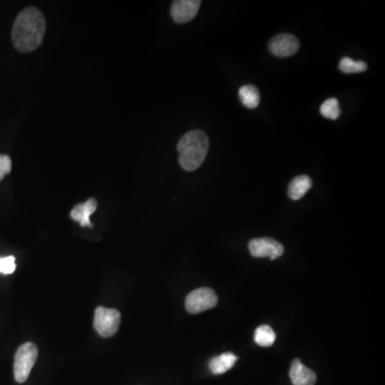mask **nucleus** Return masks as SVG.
<instances>
[{
  "instance_id": "f257e3e1",
  "label": "nucleus",
  "mask_w": 385,
  "mask_h": 385,
  "mask_svg": "<svg viewBox=\"0 0 385 385\" xmlns=\"http://www.w3.org/2000/svg\"><path fill=\"white\" fill-rule=\"evenodd\" d=\"M46 29V19L40 10L26 8L17 15L13 25V46L21 52L37 50L42 44Z\"/></svg>"
},
{
  "instance_id": "f03ea898",
  "label": "nucleus",
  "mask_w": 385,
  "mask_h": 385,
  "mask_svg": "<svg viewBox=\"0 0 385 385\" xmlns=\"http://www.w3.org/2000/svg\"><path fill=\"white\" fill-rule=\"evenodd\" d=\"M180 166L186 171H194L201 166L209 150V138L205 132L195 130L186 133L177 146Z\"/></svg>"
},
{
  "instance_id": "7ed1b4c3",
  "label": "nucleus",
  "mask_w": 385,
  "mask_h": 385,
  "mask_svg": "<svg viewBox=\"0 0 385 385\" xmlns=\"http://www.w3.org/2000/svg\"><path fill=\"white\" fill-rule=\"evenodd\" d=\"M38 359V348L32 342H26L17 349L14 357V378L24 383L30 375L31 369Z\"/></svg>"
},
{
  "instance_id": "20e7f679",
  "label": "nucleus",
  "mask_w": 385,
  "mask_h": 385,
  "mask_svg": "<svg viewBox=\"0 0 385 385\" xmlns=\"http://www.w3.org/2000/svg\"><path fill=\"white\" fill-rule=\"evenodd\" d=\"M121 316L115 308L100 306L95 309L93 326L99 335L108 338L114 336L119 330Z\"/></svg>"
},
{
  "instance_id": "39448f33",
  "label": "nucleus",
  "mask_w": 385,
  "mask_h": 385,
  "mask_svg": "<svg viewBox=\"0 0 385 385\" xmlns=\"http://www.w3.org/2000/svg\"><path fill=\"white\" fill-rule=\"evenodd\" d=\"M219 299L211 288H198L186 297V308L190 314L196 315L217 306Z\"/></svg>"
},
{
  "instance_id": "423d86ee",
  "label": "nucleus",
  "mask_w": 385,
  "mask_h": 385,
  "mask_svg": "<svg viewBox=\"0 0 385 385\" xmlns=\"http://www.w3.org/2000/svg\"><path fill=\"white\" fill-rule=\"evenodd\" d=\"M248 248L252 256L256 258L269 257L270 259L275 260L284 254L283 245L272 238L253 239Z\"/></svg>"
},
{
  "instance_id": "0eeeda50",
  "label": "nucleus",
  "mask_w": 385,
  "mask_h": 385,
  "mask_svg": "<svg viewBox=\"0 0 385 385\" xmlns=\"http://www.w3.org/2000/svg\"><path fill=\"white\" fill-rule=\"evenodd\" d=\"M299 40L293 34H282L274 37L269 43L270 52L277 57H290L299 52Z\"/></svg>"
},
{
  "instance_id": "6e6552de",
  "label": "nucleus",
  "mask_w": 385,
  "mask_h": 385,
  "mask_svg": "<svg viewBox=\"0 0 385 385\" xmlns=\"http://www.w3.org/2000/svg\"><path fill=\"white\" fill-rule=\"evenodd\" d=\"M199 0H176L170 8L171 17L179 24L192 21L199 11Z\"/></svg>"
},
{
  "instance_id": "1a4fd4ad",
  "label": "nucleus",
  "mask_w": 385,
  "mask_h": 385,
  "mask_svg": "<svg viewBox=\"0 0 385 385\" xmlns=\"http://www.w3.org/2000/svg\"><path fill=\"white\" fill-rule=\"evenodd\" d=\"M289 375L293 385H315L316 383V373L307 368L299 359H293Z\"/></svg>"
},
{
  "instance_id": "9d476101",
  "label": "nucleus",
  "mask_w": 385,
  "mask_h": 385,
  "mask_svg": "<svg viewBox=\"0 0 385 385\" xmlns=\"http://www.w3.org/2000/svg\"><path fill=\"white\" fill-rule=\"evenodd\" d=\"M98 208V202L95 198H90L83 204H79L75 206L72 210L71 215L73 221L79 223V225L83 227H92V223L90 221L91 214L95 213V210Z\"/></svg>"
},
{
  "instance_id": "9b49d317",
  "label": "nucleus",
  "mask_w": 385,
  "mask_h": 385,
  "mask_svg": "<svg viewBox=\"0 0 385 385\" xmlns=\"http://www.w3.org/2000/svg\"><path fill=\"white\" fill-rule=\"evenodd\" d=\"M313 186V180L306 175L295 177L288 188V196L293 200H299L304 197L305 194L308 192Z\"/></svg>"
},
{
  "instance_id": "f8f14e48",
  "label": "nucleus",
  "mask_w": 385,
  "mask_h": 385,
  "mask_svg": "<svg viewBox=\"0 0 385 385\" xmlns=\"http://www.w3.org/2000/svg\"><path fill=\"white\" fill-rule=\"evenodd\" d=\"M238 359L237 355H233L231 352H226L219 357H213L210 361L209 368L214 375H221L233 368L235 362Z\"/></svg>"
},
{
  "instance_id": "ddd939ff",
  "label": "nucleus",
  "mask_w": 385,
  "mask_h": 385,
  "mask_svg": "<svg viewBox=\"0 0 385 385\" xmlns=\"http://www.w3.org/2000/svg\"><path fill=\"white\" fill-rule=\"evenodd\" d=\"M239 98L245 107L250 110L256 108L260 103V92L254 85H246L241 87L239 90Z\"/></svg>"
},
{
  "instance_id": "4468645a",
  "label": "nucleus",
  "mask_w": 385,
  "mask_h": 385,
  "mask_svg": "<svg viewBox=\"0 0 385 385\" xmlns=\"http://www.w3.org/2000/svg\"><path fill=\"white\" fill-rule=\"evenodd\" d=\"M276 335L269 326H261L255 330V342L261 347H271L275 342Z\"/></svg>"
},
{
  "instance_id": "2eb2a0df",
  "label": "nucleus",
  "mask_w": 385,
  "mask_h": 385,
  "mask_svg": "<svg viewBox=\"0 0 385 385\" xmlns=\"http://www.w3.org/2000/svg\"><path fill=\"white\" fill-rule=\"evenodd\" d=\"M320 114L326 119H337L340 115L339 102L337 99L330 98L324 102L320 107Z\"/></svg>"
},
{
  "instance_id": "dca6fc26",
  "label": "nucleus",
  "mask_w": 385,
  "mask_h": 385,
  "mask_svg": "<svg viewBox=\"0 0 385 385\" xmlns=\"http://www.w3.org/2000/svg\"><path fill=\"white\" fill-rule=\"evenodd\" d=\"M339 70L346 74L361 73L366 71L367 64L364 61H355L351 58L345 57L340 60Z\"/></svg>"
},
{
  "instance_id": "f3484780",
  "label": "nucleus",
  "mask_w": 385,
  "mask_h": 385,
  "mask_svg": "<svg viewBox=\"0 0 385 385\" xmlns=\"http://www.w3.org/2000/svg\"><path fill=\"white\" fill-rule=\"evenodd\" d=\"M15 258L13 256L5 257V258H0V273L9 275L15 271Z\"/></svg>"
},
{
  "instance_id": "a211bd4d",
  "label": "nucleus",
  "mask_w": 385,
  "mask_h": 385,
  "mask_svg": "<svg viewBox=\"0 0 385 385\" xmlns=\"http://www.w3.org/2000/svg\"><path fill=\"white\" fill-rule=\"evenodd\" d=\"M12 170V161L9 155H0V181Z\"/></svg>"
}]
</instances>
